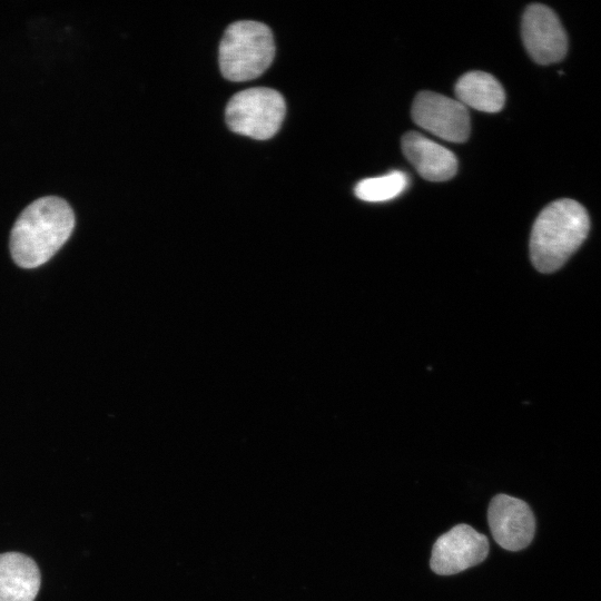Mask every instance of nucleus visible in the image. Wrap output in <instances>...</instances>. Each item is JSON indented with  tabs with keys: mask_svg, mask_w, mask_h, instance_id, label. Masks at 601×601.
I'll list each match as a JSON object with an SVG mask.
<instances>
[{
	"mask_svg": "<svg viewBox=\"0 0 601 601\" xmlns=\"http://www.w3.org/2000/svg\"><path fill=\"white\" fill-rule=\"evenodd\" d=\"M75 227L69 204L56 196L31 203L16 220L10 252L17 265L38 267L48 262L67 242Z\"/></svg>",
	"mask_w": 601,
	"mask_h": 601,
	"instance_id": "f257e3e1",
	"label": "nucleus"
},
{
	"mask_svg": "<svg viewBox=\"0 0 601 601\" xmlns=\"http://www.w3.org/2000/svg\"><path fill=\"white\" fill-rule=\"evenodd\" d=\"M590 230L585 208L569 198L549 204L536 217L530 237V257L541 273L561 268L579 249Z\"/></svg>",
	"mask_w": 601,
	"mask_h": 601,
	"instance_id": "f03ea898",
	"label": "nucleus"
},
{
	"mask_svg": "<svg viewBox=\"0 0 601 601\" xmlns=\"http://www.w3.org/2000/svg\"><path fill=\"white\" fill-rule=\"evenodd\" d=\"M275 43L266 24L240 20L227 27L219 45L221 75L231 81L259 77L273 62Z\"/></svg>",
	"mask_w": 601,
	"mask_h": 601,
	"instance_id": "7ed1b4c3",
	"label": "nucleus"
},
{
	"mask_svg": "<svg viewBox=\"0 0 601 601\" xmlns=\"http://www.w3.org/2000/svg\"><path fill=\"white\" fill-rule=\"evenodd\" d=\"M286 105L275 89L254 87L234 95L225 110L227 126L236 134L258 140L272 138L285 118Z\"/></svg>",
	"mask_w": 601,
	"mask_h": 601,
	"instance_id": "20e7f679",
	"label": "nucleus"
},
{
	"mask_svg": "<svg viewBox=\"0 0 601 601\" xmlns=\"http://www.w3.org/2000/svg\"><path fill=\"white\" fill-rule=\"evenodd\" d=\"M412 119L424 130L450 141L463 142L470 136V115L457 99L421 91L412 105Z\"/></svg>",
	"mask_w": 601,
	"mask_h": 601,
	"instance_id": "39448f33",
	"label": "nucleus"
},
{
	"mask_svg": "<svg viewBox=\"0 0 601 601\" xmlns=\"http://www.w3.org/2000/svg\"><path fill=\"white\" fill-rule=\"evenodd\" d=\"M521 32L528 53L539 65L558 62L568 52L566 32L555 12L544 4L525 9Z\"/></svg>",
	"mask_w": 601,
	"mask_h": 601,
	"instance_id": "423d86ee",
	"label": "nucleus"
},
{
	"mask_svg": "<svg viewBox=\"0 0 601 601\" xmlns=\"http://www.w3.org/2000/svg\"><path fill=\"white\" fill-rule=\"evenodd\" d=\"M489 553L485 535L467 524H457L434 543L430 566L440 575H451L481 563Z\"/></svg>",
	"mask_w": 601,
	"mask_h": 601,
	"instance_id": "0eeeda50",
	"label": "nucleus"
},
{
	"mask_svg": "<svg viewBox=\"0 0 601 601\" xmlns=\"http://www.w3.org/2000/svg\"><path fill=\"white\" fill-rule=\"evenodd\" d=\"M487 520L495 542L505 550H522L534 536V515L520 499L506 494L495 495L489 505Z\"/></svg>",
	"mask_w": 601,
	"mask_h": 601,
	"instance_id": "6e6552de",
	"label": "nucleus"
},
{
	"mask_svg": "<svg viewBox=\"0 0 601 601\" xmlns=\"http://www.w3.org/2000/svg\"><path fill=\"white\" fill-rule=\"evenodd\" d=\"M402 150L406 159L426 180L445 181L456 174L455 155L420 132H406L402 137Z\"/></svg>",
	"mask_w": 601,
	"mask_h": 601,
	"instance_id": "1a4fd4ad",
	"label": "nucleus"
},
{
	"mask_svg": "<svg viewBox=\"0 0 601 601\" xmlns=\"http://www.w3.org/2000/svg\"><path fill=\"white\" fill-rule=\"evenodd\" d=\"M41 582L36 562L19 552L0 554V601H33Z\"/></svg>",
	"mask_w": 601,
	"mask_h": 601,
	"instance_id": "9d476101",
	"label": "nucleus"
},
{
	"mask_svg": "<svg viewBox=\"0 0 601 601\" xmlns=\"http://www.w3.org/2000/svg\"><path fill=\"white\" fill-rule=\"evenodd\" d=\"M454 90L462 105L484 112H497L505 102L502 85L484 71L464 73L456 81Z\"/></svg>",
	"mask_w": 601,
	"mask_h": 601,
	"instance_id": "9b49d317",
	"label": "nucleus"
},
{
	"mask_svg": "<svg viewBox=\"0 0 601 601\" xmlns=\"http://www.w3.org/2000/svg\"><path fill=\"white\" fill-rule=\"evenodd\" d=\"M408 186V177L400 170L370 177L358 181L354 188L357 198L368 203L387 201L400 196Z\"/></svg>",
	"mask_w": 601,
	"mask_h": 601,
	"instance_id": "f8f14e48",
	"label": "nucleus"
}]
</instances>
